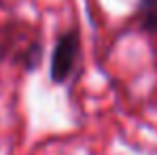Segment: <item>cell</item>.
<instances>
[{
  "mask_svg": "<svg viewBox=\"0 0 157 155\" xmlns=\"http://www.w3.org/2000/svg\"><path fill=\"white\" fill-rule=\"evenodd\" d=\"M81 57V34L77 28H70L62 32L55 41L51 55V81L64 83L75 72Z\"/></svg>",
  "mask_w": 157,
  "mask_h": 155,
  "instance_id": "cell-1",
  "label": "cell"
},
{
  "mask_svg": "<svg viewBox=\"0 0 157 155\" xmlns=\"http://www.w3.org/2000/svg\"><path fill=\"white\" fill-rule=\"evenodd\" d=\"M138 26L149 34H157V0H138Z\"/></svg>",
  "mask_w": 157,
  "mask_h": 155,
  "instance_id": "cell-2",
  "label": "cell"
}]
</instances>
